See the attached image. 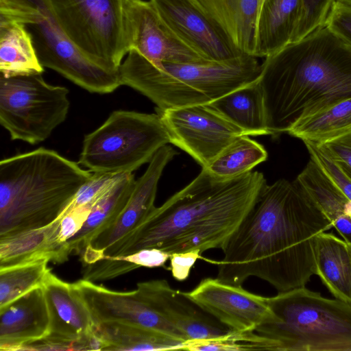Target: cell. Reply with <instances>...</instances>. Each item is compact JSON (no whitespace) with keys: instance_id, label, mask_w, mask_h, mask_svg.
Masks as SVG:
<instances>
[{"instance_id":"cell-5","label":"cell","mask_w":351,"mask_h":351,"mask_svg":"<svg viewBox=\"0 0 351 351\" xmlns=\"http://www.w3.org/2000/svg\"><path fill=\"white\" fill-rule=\"evenodd\" d=\"M245 54L226 62H162L155 65L130 50L119 66L122 85L165 110L210 104L256 81L261 64Z\"/></svg>"},{"instance_id":"cell-14","label":"cell","mask_w":351,"mask_h":351,"mask_svg":"<svg viewBox=\"0 0 351 351\" xmlns=\"http://www.w3.org/2000/svg\"><path fill=\"white\" fill-rule=\"evenodd\" d=\"M71 286L88 309L95 326L106 322H122L190 343L180 330L154 308L141 282L130 291L111 290L83 278L71 283Z\"/></svg>"},{"instance_id":"cell-26","label":"cell","mask_w":351,"mask_h":351,"mask_svg":"<svg viewBox=\"0 0 351 351\" xmlns=\"http://www.w3.org/2000/svg\"><path fill=\"white\" fill-rule=\"evenodd\" d=\"M247 136L271 135L258 80L209 104Z\"/></svg>"},{"instance_id":"cell-23","label":"cell","mask_w":351,"mask_h":351,"mask_svg":"<svg viewBox=\"0 0 351 351\" xmlns=\"http://www.w3.org/2000/svg\"><path fill=\"white\" fill-rule=\"evenodd\" d=\"M316 274L335 298L351 304V256L348 243L331 232L315 238Z\"/></svg>"},{"instance_id":"cell-31","label":"cell","mask_w":351,"mask_h":351,"mask_svg":"<svg viewBox=\"0 0 351 351\" xmlns=\"http://www.w3.org/2000/svg\"><path fill=\"white\" fill-rule=\"evenodd\" d=\"M48 258L0 267V308L40 287L51 270Z\"/></svg>"},{"instance_id":"cell-2","label":"cell","mask_w":351,"mask_h":351,"mask_svg":"<svg viewBox=\"0 0 351 351\" xmlns=\"http://www.w3.org/2000/svg\"><path fill=\"white\" fill-rule=\"evenodd\" d=\"M266 184L258 171L222 179L202 167L188 185L106 250L104 258L127 256L144 248L160 249L170 255L222 250Z\"/></svg>"},{"instance_id":"cell-15","label":"cell","mask_w":351,"mask_h":351,"mask_svg":"<svg viewBox=\"0 0 351 351\" xmlns=\"http://www.w3.org/2000/svg\"><path fill=\"white\" fill-rule=\"evenodd\" d=\"M123 27L128 53L134 50L155 65L209 62L171 30L149 0H124Z\"/></svg>"},{"instance_id":"cell-22","label":"cell","mask_w":351,"mask_h":351,"mask_svg":"<svg viewBox=\"0 0 351 351\" xmlns=\"http://www.w3.org/2000/svg\"><path fill=\"white\" fill-rule=\"evenodd\" d=\"M136 180L132 173L121 174L94 202L81 230L67 242L69 254H82L91 240L117 218L127 204Z\"/></svg>"},{"instance_id":"cell-16","label":"cell","mask_w":351,"mask_h":351,"mask_svg":"<svg viewBox=\"0 0 351 351\" xmlns=\"http://www.w3.org/2000/svg\"><path fill=\"white\" fill-rule=\"evenodd\" d=\"M182 293L204 312L235 332H254L273 315L266 297L217 278H204L193 290Z\"/></svg>"},{"instance_id":"cell-29","label":"cell","mask_w":351,"mask_h":351,"mask_svg":"<svg viewBox=\"0 0 351 351\" xmlns=\"http://www.w3.org/2000/svg\"><path fill=\"white\" fill-rule=\"evenodd\" d=\"M265 147L250 136L243 135L225 148L207 167L215 176L228 179L250 171L267 159Z\"/></svg>"},{"instance_id":"cell-17","label":"cell","mask_w":351,"mask_h":351,"mask_svg":"<svg viewBox=\"0 0 351 351\" xmlns=\"http://www.w3.org/2000/svg\"><path fill=\"white\" fill-rule=\"evenodd\" d=\"M178 153L169 145L153 156L137 180L123 210L110 226L97 234L82 254L84 265L104 258V252L133 231L154 210L158 182L166 165Z\"/></svg>"},{"instance_id":"cell-40","label":"cell","mask_w":351,"mask_h":351,"mask_svg":"<svg viewBox=\"0 0 351 351\" xmlns=\"http://www.w3.org/2000/svg\"><path fill=\"white\" fill-rule=\"evenodd\" d=\"M326 25L351 45V5L337 1Z\"/></svg>"},{"instance_id":"cell-32","label":"cell","mask_w":351,"mask_h":351,"mask_svg":"<svg viewBox=\"0 0 351 351\" xmlns=\"http://www.w3.org/2000/svg\"><path fill=\"white\" fill-rule=\"evenodd\" d=\"M250 350H277L276 343L254 332H239L231 330L227 335L191 344L188 351H235Z\"/></svg>"},{"instance_id":"cell-42","label":"cell","mask_w":351,"mask_h":351,"mask_svg":"<svg viewBox=\"0 0 351 351\" xmlns=\"http://www.w3.org/2000/svg\"><path fill=\"white\" fill-rule=\"evenodd\" d=\"M202 254L199 250L175 253L170 256V267L173 277L178 281H184L189 276L191 268Z\"/></svg>"},{"instance_id":"cell-12","label":"cell","mask_w":351,"mask_h":351,"mask_svg":"<svg viewBox=\"0 0 351 351\" xmlns=\"http://www.w3.org/2000/svg\"><path fill=\"white\" fill-rule=\"evenodd\" d=\"M168 132L170 143L207 167L225 148L246 135L209 104L156 109Z\"/></svg>"},{"instance_id":"cell-3","label":"cell","mask_w":351,"mask_h":351,"mask_svg":"<svg viewBox=\"0 0 351 351\" xmlns=\"http://www.w3.org/2000/svg\"><path fill=\"white\" fill-rule=\"evenodd\" d=\"M258 82L271 135L287 132L298 121L351 98V45L325 24L265 58Z\"/></svg>"},{"instance_id":"cell-30","label":"cell","mask_w":351,"mask_h":351,"mask_svg":"<svg viewBox=\"0 0 351 351\" xmlns=\"http://www.w3.org/2000/svg\"><path fill=\"white\" fill-rule=\"evenodd\" d=\"M263 0H212L240 49L252 56Z\"/></svg>"},{"instance_id":"cell-37","label":"cell","mask_w":351,"mask_h":351,"mask_svg":"<svg viewBox=\"0 0 351 351\" xmlns=\"http://www.w3.org/2000/svg\"><path fill=\"white\" fill-rule=\"evenodd\" d=\"M316 145L328 155L351 180V130Z\"/></svg>"},{"instance_id":"cell-33","label":"cell","mask_w":351,"mask_h":351,"mask_svg":"<svg viewBox=\"0 0 351 351\" xmlns=\"http://www.w3.org/2000/svg\"><path fill=\"white\" fill-rule=\"evenodd\" d=\"M337 0H300L298 25L291 43L299 41L325 25Z\"/></svg>"},{"instance_id":"cell-43","label":"cell","mask_w":351,"mask_h":351,"mask_svg":"<svg viewBox=\"0 0 351 351\" xmlns=\"http://www.w3.org/2000/svg\"><path fill=\"white\" fill-rule=\"evenodd\" d=\"M339 2H341L343 3L351 5V0H337Z\"/></svg>"},{"instance_id":"cell-1","label":"cell","mask_w":351,"mask_h":351,"mask_svg":"<svg viewBox=\"0 0 351 351\" xmlns=\"http://www.w3.org/2000/svg\"><path fill=\"white\" fill-rule=\"evenodd\" d=\"M332 227L295 180L266 184L223 248L217 278L242 285L256 277L279 292L305 287L316 274L315 238Z\"/></svg>"},{"instance_id":"cell-9","label":"cell","mask_w":351,"mask_h":351,"mask_svg":"<svg viewBox=\"0 0 351 351\" xmlns=\"http://www.w3.org/2000/svg\"><path fill=\"white\" fill-rule=\"evenodd\" d=\"M64 35L95 61L119 69L128 51L123 27L124 0H47Z\"/></svg>"},{"instance_id":"cell-27","label":"cell","mask_w":351,"mask_h":351,"mask_svg":"<svg viewBox=\"0 0 351 351\" xmlns=\"http://www.w3.org/2000/svg\"><path fill=\"white\" fill-rule=\"evenodd\" d=\"M44 71L25 25L0 23V75L11 77L42 74Z\"/></svg>"},{"instance_id":"cell-44","label":"cell","mask_w":351,"mask_h":351,"mask_svg":"<svg viewBox=\"0 0 351 351\" xmlns=\"http://www.w3.org/2000/svg\"><path fill=\"white\" fill-rule=\"evenodd\" d=\"M348 247H349V250H350V256H351V244L348 243Z\"/></svg>"},{"instance_id":"cell-34","label":"cell","mask_w":351,"mask_h":351,"mask_svg":"<svg viewBox=\"0 0 351 351\" xmlns=\"http://www.w3.org/2000/svg\"><path fill=\"white\" fill-rule=\"evenodd\" d=\"M46 3L47 0H0V23H34Z\"/></svg>"},{"instance_id":"cell-18","label":"cell","mask_w":351,"mask_h":351,"mask_svg":"<svg viewBox=\"0 0 351 351\" xmlns=\"http://www.w3.org/2000/svg\"><path fill=\"white\" fill-rule=\"evenodd\" d=\"M154 308L191 344L224 337L231 330L217 324L165 280L141 282Z\"/></svg>"},{"instance_id":"cell-41","label":"cell","mask_w":351,"mask_h":351,"mask_svg":"<svg viewBox=\"0 0 351 351\" xmlns=\"http://www.w3.org/2000/svg\"><path fill=\"white\" fill-rule=\"evenodd\" d=\"M170 256L169 254L160 249L144 248L127 256L107 258L123 260L138 267H146L153 268L164 266L170 258Z\"/></svg>"},{"instance_id":"cell-39","label":"cell","mask_w":351,"mask_h":351,"mask_svg":"<svg viewBox=\"0 0 351 351\" xmlns=\"http://www.w3.org/2000/svg\"><path fill=\"white\" fill-rule=\"evenodd\" d=\"M93 206H79L62 215L58 232V239L60 242H66L81 230L90 213Z\"/></svg>"},{"instance_id":"cell-24","label":"cell","mask_w":351,"mask_h":351,"mask_svg":"<svg viewBox=\"0 0 351 351\" xmlns=\"http://www.w3.org/2000/svg\"><path fill=\"white\" fill-rule=\"evenodd\" d=\"M295 180L332 222V226L351 244V217L345 212L347 196L312 158Z\"/></svg>"},{"instance_id":"cell-11","label":"cell","mask_w":351,"mask_h":351,"mask_svg":"<svg viewBox=\"0 0 351 351\" xmlns=\"http://www.w3.org/2000/svg\"><path fill=\"white\" fill-rule=\"evenodd\" d=\"M25 26L44 68L56 71L93 93H110L122 86L119 69L91 59L64 35L52 17L48 3L36 22Z\"/></svg>"},{"instance_id":"cell-19","label":"cell","mask_w":351,"mask_h":351,"mask_svg":"<svg viewBox=\"0 0 351 351\" xmlns=\"http://www.w3.org/2000/svg\"><path fill=\"white\" fill-rule=\"evenodd\" d=\"M49 330V313L41 286L0 308L1 351L19 350L47 337Z\"/></svg>"},{"instance_id":"cell-6","label":"cell","mask_w":351,"mask_h":351,"mask_svg":"<svg viewBox=\"0 0 351 351\" xmlns=\"http://www.w3.org/2000/svg\"><path fill=\"white\" fill-rule=\"evenodd\" d=\"M267 298L273 315L254 332L277 350L351 351V304L305 287Z\"/></svg>"},{"instance_id":"cell-21","label":"cell","mask_w":351,"mask_h":351,"mask_svg":"<svg viewBox=\"0 0 351 351\" xmlns=\"http://www.w3.org/2000/svg\"><path fill=\"white\" fill-rule=\"evenodd\" d=\"M300 10V0H263L252 56L266 58L291 43Z\"/></svg>"},{"instance_id":"cell-36","label":"cell","mask_w":351,"mask_h":351,"mask_svg":"<svg viewBox=\"0 0 351 351\" xmlns=\"http://www.w3.org/2000/svg\"><path fill=\"white\" fill-rule=\"evenodd\" d=\"M84 267L83 279L93 282L110 280L138 268L131 263L114 258H104Z\"/></svg>"},{"instance_id":"cell-4","label":"cell","mask_w":351,"mask_h":351,"mask_svg":"<svg viewBox=\"0 0 351 351\" xmlns=\"http://www.w3.org/2000/svg\"><path fill=\"white\" fill-rule=\"evenodd\" d=\"M93 173L40 147L0 162V237L47 226Z\"/></svg>"},{"instance_id":"cell-8","label":"cell","mask_w":351,"mask_h":351,"mask_svg":"<svg viewBox=\"0 0 351 351\" xmlns=\"http://www.w3.org/2000/svg\"><path fill=\"white\" fill-rule=\"evenodd\" d=\"M69 93L66 87L47 83L42 74L0 75V124L12 140L43 142L66 120Z\"/></svg>"},{"instance_id":"cell-13","label":"cell","mask_w":351,"mask_h":351,"mask_svg":"<svg viewBox=\"0 0 351 351\" xmlns=\"http://www.w3.org/2000/svg\"><path fill=\"white\" fill-rule=\"evenodd\" d=\"M41 287L49 313V333L25 344L23 350H101L102 344L95 334L91 316L74 293L71 283L61 280L50 270Z\"/></svg>"},{"instance_id":"cell-35","label":"cell","mask_w":351,"mask_h":351,"mask_svg":"<svg viewBox=\"0 0 351 351\" xmlns=\"http://www.w3.org/2000/svg\"><path fill=\"white\" fill-rule=\"evenodd\" d=\"M121 174L93 173L90 178L79 189L63 215L82 205L93 204Z\"/></svg>"},{"instance_id":"cell-25","label":"cell","mask_w":351,"mask_h":351,"mask_svg":"<svg viewBox=\"0 0 351 351\" xmlns=\"http://www.w3.org/2000/svg\"><path fill=\"white\" fill-rule=\"evenodd\" d=\"M95 334L102 350H186L190 346L158 331L117 321L95 326Z\"/></svg>"},{"instance_id":"cell-38","label":"cell","mask_w":351,"mask_h":351,"mask_svg":"<svg viewBox=\"0 0 351 351\" xmlns=\"http://www.w3.org/2000/svg\"><path fill=\"white\" fill-rule=\"evenodd\" d=\"M304 143L309 152L310 158L319 165L347 197L351 200V180L320 147L312 142L304 141Z\"/></svg>"},{"instance_id":"cell-7","label":"cell","mask_w":351,"mask_h":351,"mask_svg":"<svg viewBox=\"0 0 351 351\" xmlns=\"http://www.w3.org/2000/svg\"><path fill=\"white\" fill-rule=\"evenodd\" d=\"M168 143L158 113L116 110L84 136L78 163L92 173H132Z\"/></svg>"},{"instance_id":"cell-28","label":"cell","mask_w":351,"mask_h":351,"mask_svg":"<svg viewBox=\"0 0 351 351\" xmlns=\"http://www.w3.org/2000/svg\"><path fill=\"white\" fill-rule=\"evenodd\" d=\"M351 130V98L298 121L287 132L304 141L322 143Z\"/></svg>"},{"instance_id":"cell-10","label":"cell","mask_w":351,"mask_h":351,"mask_svg":"<svg viewBox=\"0 0 351 351\" xmlns=\"http://www.w3.org/2000/svg\"><path fill=\"white\" fill-rule=\"evenodd\" d=\"M171 30L188 47L213 62L245 53L211 0H149Z\"/></svg>"},{"instance_id":"cell-20","label":"cell","mask_w":351,"mask_h":351,"mask_svg":"<svg viewBox=\"0 0 351 351\" xmlns=\"http://www.w3.org/2000/svg\"><path fill=\"white\" fill-rule=\"evenodd\" d=\"M60 215L44 227L0 237V267L12 266L40 258L56 263L66 261L70 255L67 242L58 239Z\"/></svg>"}]
</instances>
